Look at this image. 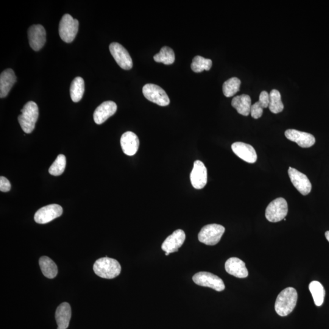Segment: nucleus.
<instances>
[{
    "label": "nucleus",
    "instance_id": "f257e3e1",
    "mask_svg": "<svg viewBox=\"0 0 329 329\" xmlns=\"http://www.w3.org/2000/svg\"><path fill=\"white\" fill-rule=\"evenodd\" d=\"M298 292L296 289L290 287L278 296L275 304V310L280 316L285 317L292 314L297 305Z\"/></svg>",
    "mask_w": 329,
    "mask_h": 329
},
{
    "label": "nucleus",
    "instance_id": "f03ea898",
    "mask_svg": "<svg viewBox=\"0 0 329 329\" xmlns=\"http://www.w3.org/2000/svg\"><path fill=\"white\" fill-rule=\"evenodd\" d=\"M94 270L100 278L114 280L121 274L122 266L115 259L104 258L99 259L94 263Z\"/></svg>",
    "mask_w": 329,
    "mask_h": 329
},
{
    "label": "nucleus",
    "instance_id": "7ed1b4c3",
    "mask_svg": "<svg viewBox=\"0 0 329 329\" xmlns=\"http://www.w3.org/2000/svg\"><path fill=\"white\" fill-rule=\"evenodd\" d=\"M22 113V115L18 116L19 124L24 132L30 134L34 131L38 120V106L34 102H30L24 106Z\"/></svg>",
    "mask_w": 329,
    "mask_h": 329
},
{
    "label": "nucleus",
    "instance_id": "20e7f679",
    "mask_svg": "<svg viewBox=\"0 0 329 329\" xmlns=\"http://www.w3.org/2000/svg\"><path fill=\"white\" fill-rule=\"evenodd\" d=\"M80 23L76 19L69 14H66L61 20L60 24V35L61 39L68 44L73 42L79 30Z\"/></svg>",
    "mask_w": 329,
    "mask_h": 329
},
{
    "label": "nucleus",
    "instance_id": "39448f33",
    "mask_svg": "<svg viewBox=\"0 0 329 329\" xmlns=\"http://www.w3.org/2000/svg\"><path fill=\"white\" fill-rule=\"evenodd\" d=\"M225 230V228L222 225L213 224L206 226L199 234V240L208 246H214L221 241Z\"/></svg>",
    "mask_w": 329,
    "mask_h": 329
},
{
    "label": "nucleus",
    "instance_id": "423d86ee",
    "mask_svg": "<svg viewBox=\"0 0 329 329\" xmlns=\"http://www.w3.org/2000/svg\"><path fill=\"white\" fill-rule=\"evenodd\" d=\"M288 212V203L285 199L280 198L270 204L266 208V216L270 222H278L285 219Z\"/></svg>",
    "mask_w": 329,
    "mask_h": 329
},
{
    "label": "nucleus",
    "instance_id": "0eeeda50",
    "mask_svg": "<svg viewBox=\"0 0 329 329\" xmlns=\"http://www.w3.org/2000/svg\"><path fill=\"white\" fill-rule=\"evenodd\" d=\"M193 280L196 285L208 287L216 292L224 291L226 286L224 282L218 276L208 272H200L195 274Z\"/></svg>",
    "mask_w": 329,
    "mask_h": 329
},
{
    "label": "nucleus",
    "instance_id": "6e6552de",
    "mask_svg": "<svg viewBox=\"0 0 329 329\" xmlns=\"http://www.w3.org/2000/svg\"><path fill=\"white\" fill-rule=\"evenodd\" d=\"M143 94L148 100L160 106H167L170 104V100L166 92L157 85L148 84L144 86Z\"/></svg>",
    "mask_w": 329,
    "mask_h": 329
},
{
    "label": "nucleus",
    "instance_id": "1a4fd4ad",
    "mask_svg": "<svg viewBox=\"0 0 329 329\" xmlns=\"http://www.w3.org/2000/svg\"><path fill=\"white\" fill-rule=\"evenodd\" d=\"M110 54L118 65L125 70H130L133 68V62L129 52L122 44L114 42L110 46Z\"/></svg>",
    "mask_w": 329,
    "mask_h": 329
},
{
    "label": "nucleus",
    "instance_id": "9d476101",
    "mask_svg": "<svg viewBox=\"0 0 329 329\" xmlns=\"http://www.w3.org/2000/svg\"><path fill=\"white\" fill-rule=\"evenodd\" d=\"M63 208L58 204L46 206L38 210L34 216L35 222L38 224H46L62 216Z\"/></svg>",
    "mask_w": 329,
    "mask_h": 329
},
{
    "label": "nucleus",
    "instance_id": "9b49d317",
    "mask_svg": "<svg viewBox=\"0 0 329 329\" xmlns=\"http://www.w3.org/2000/svg\"><path fill=\"white\" fill-rule=\"evenodd\" d=\"M288 174L292 184L300 194L306 196L310 194L312 186L306 175L291 167L288 170Z\"/></svg>",
    "mask_w": 329,
    "mask_h": 329
},
{
    "label": "nucleus",
    "instance_id": "f8f14e48",
    "mask_svg": "<svg viewBox=\"0 0 329 329\" xmlns=\"http://www.w3.org/2000/svg\"><path fill=\"white\" fill-rule=\"evenodd\" d=\"M30 46L35 52H38L44 46L46 42V32L42 25H33L28 30Z\"/></svg>",
    "mask_w": 329,
    "mask_h": 329
},
{
    "label": "nucleus",
    "instance_id": "ddd939ff",
    "mask_svg": "<svg viewBox=\"0 0 329 329\" xmlns=\"http://www.w3.org/2000/svg\"><path fill=\"white\" fill-rule=\"evenodd\" d=\"M190 180L195 189L202 190L207 185L208 170L202 161L195 162L190 174Z\"/></svg>",
    "mask_w": 329,
    "mask_h": 329
},
{
    "label": "nucleus",
    "instance_id": "4468645a",
    "mask_svg": "<svg viewBox=\"0 0 329 329\" xmlns=\"http://www.w3.org/2000/svg\"><path fill=\"white\" fill-rule=\"evenodd\" d=\"M286 136L289 140L295 142L302 148H309L313 146L316 142L314 136L310 134L295 130H287Z\"/></svg>",
    "mask_w": 329,
    "mask_h": 329
},
{
    "label": "nucleus",
    "instance_id": "2eb2a0df",
    "mask_svg": "<svg viewBox=\"0 0 329 329\" xmlns=\"http://www.w3.org/2000/svg\"><path fill=\"white\" fill-rule=\"evenodd\" d=\"M186 239V235L182 230L175 231L172 236H168L164 242L162 249L166 253H174L183 246Z\"/></svg>",
    "mask_w": 329,
    "mask_h": 329
},
{
    "label": "nucleus",
    "instance_id": "dca6fc26",
    "mask_svg": "<svg viewBox=\"0 0 329 329\" xmlns=\"http://www.w3.org/2000/svg\"><path fill=\"white\" fill-rule=\"evenodd\" d=\"M233 152L241 160L249 164H254L258 160L256 150L250 144L236 142L232 146Z\"/></svg>",
    "mask_w": 329,
    "mask_h": 329
},
{
    "label": "nucleus",
    "instance_id": "f3484780",
    "mask_svg": "<svg viewBox=\"0 0 329 329\" xmlns=\"http://www.w3.org/2000/svg\"><path fill=\"white\" fill-rule=\"evenodd\" d=\"M117 105L113 102H106L96 108L94 113V121L97 124H104L110 117L115 115Z\"/></svg>",
    "mask_w": 329,
    "mask_h": 329
},
{
    "label": "nucleus",
    "instance_id": "a211bd4d",
    "mask_svg": "<svg viewBox=\"0 0 329 329\" xmlns=\"http://www.w3.org/2000/svg\"><path fill=\"white\" fill-rule=\"evenodd\" d=\"M225 269L228 274L239 278H245L249 276L246 264L238 258L228 259L226 263Z\"/></svg>",
    "mask_w": 329,
    "mask_h": 329
},
{
    "label": "nucleus",
    "instance_id": "6ab92c4d",
    "mask_svg": "<svg viewBox=\"0 0 329 329\" xmlns=\"http://www.w3.org/2000/svg\"><path fill=\"white\" fill-rule=\"evenodd\" d=\"M121 146L125 154L133 156L138 152L140 146V140L136 134L127 132L122 136Z\"/></svg>",
    "mask_w": 329,
    "mask_h": 329
},
{
    "label": "nucleus",
    "instance_id": "aec40b11",
    "mask_svg": "<svg viewBox=\"0 0 329 329\" xmlns=\"http://www.w3.org/2000/svg\"><path fill=\"white\" fill-rule=\"evenodd\" d=\"M16 82V77L12 69L6 70L0 76V98H4L9 94Z\"/></svg>",
    "mask_w": 329,
    "mask_h": 329
},
{
    "label": "nucleus",
    "instance_id": "412c9836",
    "mask_svg": "<svg viewBox=\"0 0 329 329\" xmlns=\"http://www.w3.org/2000/svg\"><path fill=\"white\" fill-rule=\"evenodd\" d=\"M72 319V308L68 303L64 302L58 306L56 312L58 329H68Z\"/></svg>",
    "mask_w": 329,
    "mask_h": 329
},
{
    "label": "nucleus",
    "instance_id": "4be33fe9",
    "mask_svg": "<svg viewBox=\"0 0 329 329\" xmlns=\"http://www.w3.org/2000/svg\"><path fill=\"white\" fill-rule=\"evenodd\" d=\"M232 106L240 115L249 116L252 108V98L247 94L236 96L232 100Z\"/></svg>",
    "mask_w": 329,
    "mask_h": 329
},
{
    "label": "nucleus",
    "instance_id": "5701e85b",
    "mask_svg": "<svg viewBox=\"0 0 329 329\" xmlns=\"http://www.w3.org/2000/svg\"><path fill=\"white\" fill-rule=\"evenodd\" d=\"M40 269L46 278L52 280L56 278L58 269L56 264L48 256H42L39 260Z\"/></svg>",
    "mask_w": 329,
    "mask_h": 329
},
{
    "label": "nucleus",
    "instance_id": "b1692460",
    "mask_svg": "<svg viewBox=\"0 0 329 329\" xmlns=\"http://www.w3.org/2000/svg\"><path fill=\"white\" fill-rule=\"evenodd\" d=\"M85 92V82L82 78H75L70 88L71 98L73 102H78L82 99Z\"/></svg>",
    "mask_w": 329,
    "mask_h": 329
},
{
    "label": "nucleus",
    "instance_id": "393cba45",
    "mask_svg": "<svg viewBox=\"0 0 329 329\" xmlns=\"http://www.w3.org/2000/svg\"><path fill=\"white\" fill-rule=\"evenodd\" d=\"M309 290L313 296L315 305L318 306H322L324 302L326 291L324 286L318 281H314L309 286Z\"/></svg>",
    "mask_w": 329,
    "mask_h": 329
},
{
    "label": "nucleus",
    "instance_id": "a878e982",
    "mask_svg": "<svg viewBox=\"0 0 329 329\" xmlns=\"http://www.w3.org/2000/svg\"><path fill=\"white\" fill-rule=\"evenodd\" d=\"M154 60L156 62L163 63L166 66L172 65L175 62L174 52L170 47L164 46L160 54L154 56Z\"/></svg>",
    "mask_w": 329,
    "mask_h": 329
},
{
    "label": "nucleus",
    "instance_id": "bb28decb",
    "mask_svg": "<svg viewBox=\"0 0 329 329\" xmlns=\"http://www.w3.org/2000/svg\"><path fill=\"white\" fill-rule=\"evenodd\" d=\"M213 62L211 60H208L200 56L195 57L192 62L191 68L195 73L200 74L206 70L209 71L212 68Z\"/></svg>",
    "mask_w": 329,
    "mask_h": 329
},
{
    "label": "nucleus",
    "instance_id": "cd10ccee",
    "mask_svg": "<svg viewBox=\"0 0 329 329\" xmlns=\"http://www.w3.org/2000/svg\"><path fill=\"white\" fill-rule=\"evenodd\" d=\"M269 108L272 113L278 114L284 110V106L282 102L281 94L277 90H272L270 94Z\"/></svg>",
    "mask_w": 329,
    "mask_h": 329
},
{
    "label": "nucleus",
    "instance_id": "c85d7f7f",
    "mask_svg": "<svg viewBox=\"0 0 329 329\" xmlns=\"http://www.w3.org/2000/svg\"><path fill=\"white\" fill-rule=\"evenodd\" d=\"M241 84V80L238 78H232L226 82L222 88L223 94L225 96L230 98L238 94Z\"/></svg>",
    "mask_w": 329,
    "mask_h": 329
},
{
    "label": "nucleus",
    "instance_id": "c756f323",
    "mask_svg": "<svg viewBox=\"0 0 329 329\" xmlns=\"http://www.w3.org/2000/svg\"><path fill=\"white\" fill-rule=\"evenodd\" d=\"M66 166V160L65 156L60 154L58 156L52 166L50 167L49 172L54 176H60L62 175Z\"/></svg>",
    "mask_w": 329,
    "mask_h": 329
},
{
    "label": "nucleus",
    "instance_id": "7c9ffc66",
    "mask_svg": "<svg viewBox=\"0 0 329 329\" xmlns=\"http://www.w3.org/2000/svg\"><path fill=\"white\" fill-rule=\"evenodd\" d=\"M264 108V106L259 102L252 105L250 114L252 118L256 120L261 118L263 116Z\"/></svg>",
    "mask_w": 329,
    "mask_h": 329
},
{
    "label": "nucleus",
    "instance_id": "2f4dec72",
    "mask_svg": "<svg viewBox=\"0 0 329 329\" xmlns=\"http://www.w3.org/2000/svg\"><path fill=\"white\" fill-rule=\"evenodd\" d=\"M11 190L10 180L4 177L0 178V190L4 193L9 192Z\"/></svg>",
    "mask_w": 329,
    "mask_h": 329
},
{
    "label": "nucleus",
    "instance_id": "473e14b6",
    "mask_svg": "<svg viewBox=\"0 0 329 329\" xmlns=\"http://www.w3.org/2000/svg\"><path fill=\"white\" fill-rule=\"evenodd\" d=\"M270 101V94L266 91L262 92L259 98V102L264 106V108H269Z\"/></svg>",
    "mask_w": 329,
    "mask_h": 329
},
{
    "label": "nucleus",
    "instance_id": "72a5a7b5",
    "mask_svg": "<svg viewBox=\"0 0 329 329\" xmlns=\"http://www.w3.org/2000/svg\"><path fill=\"white\" fill-rule=\"evenodd\" d=\"M326 238L329 242V231H328V232L326 233Z\"/></svg>",
    "mask_w": 329,
    "mask_h": 329
},
{
    "label": "nucleus",
    "instance_id": "f704fd0d",
    "mask_svg": "<svg viewBox=\"0 0 329 329\" xmlns=\"http://www.w3.org/2000/svg\"><path fill=\"white\" fill-rule=\"evenodd\" d=\"M170 254H169V253H166V256H169Z\"/></svg>",
    "mask_w": 329,
    "mask_h": 329
}]
</instances>
